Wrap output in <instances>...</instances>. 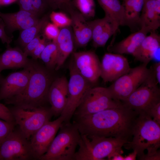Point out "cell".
<instances>
[{
	"label": "cell",
	"mask_w": 160,
	"mask_h": 160,
	"mask_svg": "<svg viewBox=\"0 0 160 160\" xmlns=\"http://www.w3.org/2000/svg\"><path fill=\"white\" fill-rule=\"evenodd\" d=\"M128 143L113 137H87L81 135V138L73 160H102L117 152L122 153V147Z\"/></svg>",
	"instance_id": "277c9868"
},
{
	"label": "cell",
	"mask_w": 160,
	"mask_h": 160,
	"mask_svg": "<svg viewBox=\"0 0 160 160\" xmlns=\"http://www.w3.org/2000/svg\"><path fill=\"white\" fill-rule=\"evenodd\" d=\"M156 0L157 1H160V0Z\"/></svg>",
	"instance_id": "f6af8a7d"
},
{
	"label": "cell",
	"mask_w": 160,
	"mask_h": 160,
	"mask_svg": "<svg viewBox=\"0 0 160 160\" xmlns=\"http://www.w3.org/2000/svg\"><path fill=\"white\" fill-rule=\"evenodd\" d=\"M52 41L56 43L57 47L58 60L55 69L57 70L63 65L73 49L74 40L71 26L60 28L57 37Z\"/></svg>",
	"instance_id": "603a6c76"
},
{
	"label": "cell",
	"mask_w": 160,
	"mask_h": 160,
	"mask_svg": "<svg viewBox=\"0 0 160 160\" xmlns=\"http://www.w3.org/2000/svg\"><path fill=\"white\" fill-rule=\"evenodd\" d=\"M150 31L145 28H141L121 41L108 46L110 52L122 55H132L143 41Z\"/></svg>",
	"instance_id": "44dd1931"
},
{
	"label": "cell",
	"mask_w": 160,
	"mask_h": 160,
	"mask_svg": "<svg viewBox=\"0 0 160 160\" xmlns=\"http://www.w3.org/2000/svg\"><path fill=\"white\" fill-rule=\"evenodd\" d=\"M122 153L117 152L114 153L111 157L109 160H124V156L121 155Z\"/></svg>",
	"instance_id": "b9f144b4"
},
{
	"label": "cell",
	"mask_w": 160,
	"mask_h": 160,
	"mask_svg": "<svg viewBox=\"0 0 160 160\" xmlns=\"http://www.w3.org/2000/svg\"><path fill=\"white\" fill-rule=\"evenodd\" d=\"M0 6H1V4H0Z\"/></svg>",
	"instance_id": "bcb514c9"
},
{
	"label": "cell",
	"mask_w": 160,
	"mask_h": 160,
	"mask_svg": "<svg viewBox=\"0 0 160 160\" xmlns=\"http://www.w3.org/2000/svg\"><path fill=\"white\" fill-rule=\"evenodd\" d=\"M90 21L92 27V45L95 48L104 47L119 26L116 22L106 15L103 18Z\"/></svg>",
	"instance_id": "ac0fdd59"
},
{
	"label": "cell",
	"mask_w": 160,
	"mask_h": 160,
	"mask_svg": "<svg viewBox=\"0 0 160 160\" xmlns=\"http://www.w3.org/2000/svg\"><path fill=\"white\" fill-rule=\"evenodd\" d=\"M48 23V17L45 16L39 19L37 22L30 28L22 30L19 37V42L23 48L31 40L39 35Z\"/></svg>",
	"instance_id": "4316f807"
},
{
	"label": "cell",
	"mask_w": 160,
	"mask_h": 160,
	"mask_svg": "<svg viewBox=\"0 0 160 160\" xmlns=\"http://www.w3.org/2000/svg\"><path fill=\"white\" fill-rule=\"evenodd\" d=\"M30 71L26 68L20 71L12 73L0 82V100L9 98L22 92L29 80Z\"/></svg>",
	"instance_id": "2e32d148"
},
{
	"label": "cell",
	"mask_w": 160,
	"mask_h": 160,
	"mask_svg": "<svg viewBox=\"0 0 160 160\" xmlns=\"http://www.w3.org/2000/svg\"><path fill=\"white\" fill-rule=\"evenodd\" d=\"M123 105L111 97L106 87H93L88 91L73 116L80 117Z\"/></svg>",
	"instance_id": "9c48e42d"
},
{
	"label": "cell",
	"mask_w": 160,
	"mask_h": 160,
	"mask_svg": "<svg viewBox=\"0 0 160 160\" xmlns=\"http://www.w3.org/2000/svg\"><path fill=\"white\" fill-rule=\"evenodd\" d=\"M42 39L40 38L39 35L37 36L29 42L24 48V53L28 56H30L41 41Z\"/></svg>",
	"instance_id": "d590c367"
},
{
	"label": "cell",
	"mask_w": 160,
	"mask_h": 160,
	"mask_svg": "<svg viewBox=\"0 0 160 160\" xmlns=\"http://www.w3.org/2000/svg\"><path fill=\"white\" fill-rule=\"evenodd\" d=\"M137 156V153L135 151L124 156V160H135Z\"/></svg>",
	"instance_id": "7bdbcfd3"
},
{
	"label": "cell",
	"mask_w": 160,
	"mask_h": 160,
	"mask_svg": "<svg viewBox=\"0 0 160 160\" xmlns=\"http://www.w3.org/2000/svg\"><path fill=\"white\" fill-rule=\"evenodd\" d=\"M63 121L60 115L47 122L31 136L29 141L34 159L39 160L47 152Z\"/></svg>",
	"instance_id": "7c38bea8"
},
{
	"label": "cell",
	"mask_w": 160,
	"mask_h": 160,
	"mask_svg": "<svg viewBox=\"0 0 160 160\" xmlns=\"http://www.w3.org/2000/svg\"><path fill=\"white\" fill-rule=\"evenodd\" d=\"M71 3L86 19L95 16V12L94 0H73Z\"/></svg>",
	"instance_id": "f1b7e54d"
},
{
	"label": "cell",
	"mask_w": 160,
	"mask_h": 160,
	"mask_svg": "<svg viewBox=\"0 0 160 160\" xmlns=\"http://www.w3.org/2000/svg\"><path fill=\"white\" fill-rule=\"evenodd\" d=\"M130 68L127 59L122 55L106 53L101 62L100 77L105 83L113 81Z\"/></svg>",
	"instance_id": "9a60e30c"
},
{
	"label": "cell",
	"mask_w": 160,
	"mask_h": 160,
	"mask_svg": "<svg viewBox=\"0 0 160 160\" xmlns=\"http://www.w3.org/2000/svg\"><path fill=\"white\" fill-rule=\"evenodd\" d=\"M147 64L142 63L117 79L107 89L111 97L121 102L126 100L145 80L150 73Z\"/></svg>",
	"instance_id": "52a82bcc"
},
{
	"label": "cell",
	"mask_w": 160,
	"mask_h": 160,
	"mask_svg": "<svg viewBox=\"0 0 160 160\" xmlns=\"http://www.w3.org/2000/svg\"><path fill=\"white\" fill-rule=\"evenodd\" d=\"M48 7L55 9L60 8L64 4L70 2L71 0H45Z\"/></svg>",
	"instance_id": "f35d334b"
},
{
	"label": "cell",
	"mask_w": 160,
	"mask_h": 160,
	"mask_svg": "<svg viewBox=\"0 0 160 160\" xmlns=\"http://www.w3.org/2000/svg\"><path fill=\"white\" fill-rule=\"evenodd\" d=\"M48 43H47L46 38L44 37L35 49L33 51L30 56L32 59L36 60L40 58V55Z\"/></svg>",
	"instance_id": "8d00e7d4"
},
{
	"label": "cell",
	"mask_w": 160,
	"mask_h": 160,
	"mask_svg": "<svg viewBox=\"0 0 160 160\" xmlns=\"http://www.w3.org/2000/svg\"><path fill=\"white\" fill-rule=\"evenodd\" d=\"M157 82L160 83V62H156L153 64L150 68Z\"/></svg>",
	"instance_id": "ab89813d"
},
{
	"label": "cell",
	"mask_w": 160,
	"mask_h": 160,
	"mask_svg": "<svg viewBox=\"0 0 160 160\" xmlns=\"http://www.w3.org/2000/svg\"><path fill=\"white\" fill-rule=\"evenodd\" d=\"M0 119L8 122L15 123L10 109L0 103Z\"/></svg>",
	"instance_id": "e575fe53"
},
{
	"label": "cell",
	"mask_w": 160,
	"mask_h": 160,
	"mask_svg": "<svg viewBox=\"0 0 160 160\" xmlns=\"http://www.w3.org/2000/svg\"><path fill=\"white\" fill-rule=\"evenodd\" d=\"M143 111L160 124V100L151 104Z\"/></svg>",
	"instance_id": "4dcf8cb0"
},
{
	"label": "cell",
	"mask_w": 160,
	"mask_h": 160,
	"mask_svg": "<svg viewBox=\"0 0 160 160\" xmlns=\"http://www.w3.org/2000/svg\"><path fill=\"white\" fill-rule=\"evenodd\" d=\"M103 10L105 15L116 22L120 26L125 25L124 10L119 0H97Z\"/></svg>",
	"instance_id": "484cf974"
},
{
	"label": "cell",
	"mask_w": 160,
	"mask_h": 160,
	"mask_svg": "<svg viewBox=\"0 0 160 160\" xmlns=\"http://www.w3.org/2000/svg\"><path fill=\"white\" fill-rule=\"evenodd\" d=\"M34 159L30 141L18 129L10 134L0 147L1 160Z\"/></svg>",
	"instance_id": "8fae6325"
},
{
	"label": "cell",
	"mask_w": 160,
	"mask_h": 160,
	"mask_svg": "<svg viewBox=\"0 0 160 160\" xmlns=\"http://www.w3.org/2000/svg\"><path fill=\"white\" fill-rule=\"evenodd\" d=\"M138 113L123 105L78 118L73 121L81 135L113 137L128 142L132 137Z\"/></svg>",
	"instance_id": "6da1fadb"
},
{
	"label": "cell",
	"mask_w": 160,
	"mask_h": 160,
	"mask_svg": "<svg viewBox=\"0 0 160 160\" xmlns=\"http://www.w3.org/2000/svg\"><path fill=\"white\" fill-rule=\"evenodd\" d=\"M140 29L145 28L156 31L160 26V1L156 0H145L140 15Z\"/></svg>",
	"instance_id": "7402d4cb"
},
{
	"label": "cell",
	"mask_w": 160,
	"mask_h": 160,
	"mask_svg": "<svg viewBox=\"0 0 160 160\" xmlns=\"http://www.w3.org/2000/svg\"><path fill=\"white\" fill-rule=\"evenodd\" d=\"M123 147L136 151L139 158L155 154L160 147V124L144 111L139 112L133 127L132 139Z\"/></svg>",
	"instance_id": "3957f363"
},
{
	"label": "cell",
	"mask_w": 160,
	"mask_h": 160,
	"mask_svg": "<svg viewBox=\"0 0 160 160\" xmlns=\"http://www.w3.org/2000/svg\"><path fill=\"white\" fill-rule=\"evenodd\" d=\"M29 60L19 48L8 47L0 55V73L6 69L26 68Z\"/></svg>",
	"instance_id": "cb8c5ba5"
},
{
	"label": "cell",
	"mask_w": 160,
	"mask_h": 160,
	"mask_svg": "<svg viewBox=\"0 0 160 160\" xmlns=\"http://www.w3.org/2000/svg\"><path fill=\"white\" fill-rule=\"evenodd\" d=\"M61 9L66 11L70 15L74 45L78 47H85L92 38V27L90 21L86 20L73 6L71 1L64 4Z\"/></svg>",
	"instance_id": "5bb4252c"
},
{
	"label": "cell",
	"mask_w": 160,
	"mask_h": 160,
	"mask_svg": "<svg viewBox=\"0 0 160 160\" xmlns=\"http://www.w3.org/2000/svg\"><path fill=\"white\" fill-rule=\"evenodd\" d=\"M145 80L126 100L121 102L124 106L138 113L143 111L153 102L160 100V90L150 68Z\"/></svg>",
	"instance_id": "30bf717a"
},
{
	"label": "cell",
	"mask_w": 160,
	"mask_h": 160,
	"mask_svg": "<svg viewBox=\"0 0 160 160\" xmlns=\"http://www.w3.org/2000/svg\"><path fill=\"white\" fill-rule=\"evenodd\" d=\"M69 69L70 78L68 82L67 101L60 115L63 117L65 122H70L88 91L94 87L80 74L73 60L69 64Z\"/></svg>",
	"instance_id": "ba28073f"
},
{
	"label": "cell",
	"mask_w": 160,
	"mask_h": 160,
	"mask_svg": "<svg viewBox=\"0 0 160 160\" xmlns=\"http://www.w3.org/2000/svg\"><path fill=\"white\" fill-rule=\"evenodd\" d=\"M43 30L45 38L53 41L57 37L60 32V28L52 23L48 22Z\"/></svg>",
	"instance_id": "d6a6232c"
},
{
	"label": "cell",
	"mask_w": 160,
	"mask_h": 160,
	"mask_svg": "<svg viewBox=\"0 0 160 160\" xmlns=\"http://www.w3.org/2000/svg\"><path fill=\"white\" fill-rule=\"evenodd\" d=\"M17 1V0H0L1 5L5 6L8 5Z\"/></svg>",
	"instance_id": "ee69618b"
},
{
	"label": "cell",
	"mask_w": 160,
	"mask_h": 160,
	"mask_svg": "<svg viewBox=\"0 0 160 160\" xmlns=\"http://www.w3.org/2000/svg\"><path fill=\"white\" fill-rule=\"evenodd\" d=\"M36 60L30 59L27 66L30 75L25 88L18 95L5 100L7 103L14 106L37 107L43 106L48 101L49 91L53 80L49 69Z\"/></svg>",
	"instance_id": "7a4b0ae2"
},
{
	"label": "cell",
	"mask_w": 160,
	"mask_h": 160,
	"mask_svg": "<svg viewBox=\"0 0 160 160\" xmlns=\"http://www.w3.org/2000/svg\"><path fill=\"white\" fill-rule=\"evenodd\" d=\"M68 82L66 78L63 76L53 80L50 87L48 101L54 116H59L65 107L68 98Z\"/></svg>",
	"instance_id": "e0dca14e"
},
{
	"label": "cell",
	"mask_w": 160,
	"mask_h": 160,
	"mask_svg": "<svg viewBox=\"0 0 160 160\" xmlns=\"http://www.w3.org/2000/svg\"><path fill=\"white\" fill-rule=\"evenodd\" d=\"M140 160H160V151L158 150L155 154L150 156L143 155L139 158Z\"/></svg>",
	"instance_id": "60d3db41"
},
{
	"label": "cell",
	"mask_w": 160,
	"mask_h": 160,
	"mask_svg": "<svg viewBox=\"0 0 160 160\" xmlns=\"http://www.w3.org/2000/svg\"><path fill=\"white\" fill-rule=\"evenodd\" d=\"M132 55L135 60L148 64L160 51V36L156 31L150 32Z\"/></svg>",
	"instance_id": "ffe728a7"
},
{
	"label": "cell",
	"mask_w": 160,
	"mask_h": 160,
	"mask_svg": "<svg viewBox=\"0 0 160 160\" xmlns=\"http://www.w3.org/2000/svg\"><path fill=\"white\" fill-rule=\"evenodd\" d=\"M73 61L80 74L94 86L100 77L101 62L93 51L73 52Z\"/></svg>",
	"instance_id": "4fadbf2b"
},
{
	"label": "cell",
	"mask_w": 160,
	"mask_h": 160,
	"mask_svg": "<svg viewBox=\"0 0 160 160\" xmlns=\"http://www.w3.org/2000/svg\"><path fill=\"white\" fill-rule=\"evenodd\" d=\"M48 69L55 68L58 60L57 45L53 41L48 43L41 53L40 58Z\"/></svg>",
	"instance_id": "83f0119b"
},
{
	"label": "cell",
	"mask_w": 160,
	"mask_h": 160,
	"mask_svg": "<svg viewBox=\"0 0 160 160\" xmlns=\"http://www.w3.org/2000/svg\"><path fill=\"white\" fill-rule=\"evenodd\" d=\"M36 14L39 16L48 7L45 0H30Z\"/></svg>",
	"instance_id": "836d02e7"
},
{
	"label": "cell",
	"mask_w": 160,
	"mask_h": 160,
	"mask_svg": "<svg viewBox=\"0 0 160 160\" xmlns=\"http://www.w3.org/2000/svg\"><path fill=\"white\" fill-rule=\"evenodd\" d=\"M47 152L40 160H73L81 135L73 122H63Z\"/></svg>",
	"instance_id": "5b68a950"
},
{
	"label": "cell",
	"mask_w": 160,
	"mask_h": 160,
	"mask_svg": "<svg viewBox=\"0 0 160 160\" xmlns=\"http://www.w3.org/2000/svg\"><path fill=\"white\" fill-rule=\"evenodd\" d=\"M49 18L52 23L59 28L71 25L70 17L64 12L52 11L50 15Z\"/></svg>",
	"instance_id": "f546056e"
},
{
	"label": "cell",
	"mask_w": 160,
	"mask_h": 160,
	"mask_svg": "<svg viewBox=\"0 0 160 160\" xmlns=\"http://www.w3.org/2000/svg\"><path fill=\"white\" fill-rule=\"evenodd\" d=\"M15 123L0 119V147L4 140L14 129Z\"/></svg>",
	"instance_id": "1f68e13d"
},
{
	"label": "cell",
	"mask_w": 160,
	"mask_h": 160,
	"mask_svg": "<svg viewBox=\"0 0 160 160\" xmlns=\"http://www.w3.org/2000/svg\"><path fill=\"white\" fill-rule=\"evenodd\" d=\"M145 0H123L125 25L135 31L140 29V17Z\"/></svg>",
	"instance_id": "d4e9b609"
},
{
	"label": "cell",
	"mask_w": 160,
	"mask_h": 160,
	"mask_svg": "<svg viewBox=\"0 0 160 160\" xmlns=\"http://www.w3.org/2000/svg\"><path fill=\"white\" fill-rule=\"evenodd\" d=\"M5 29L4 23L1 18H0V39L3 43H6L8 45L11 42L12 39L7 34Z\"/></svg>",
	"instance_id": "74e56055"
},
{
	"label": "cell",
	"mask_w": 160,
	"mask_h": 160,
	"mask_svg": "<svg viewBox=\"0 0 160 160\" xmlns=\"http://www.w3.org/2000/svg\"><path fill=\"white\" fill-rule=\"evenodd\" d=\"M0 18L4 23L5 29L10 32L28 29L36 24L39 19L36 15L22 10L11 13L0 12Z\"/></svg>",
	"instance_id": "d6986e66"
},
{
	"label": "cell",
	"mask_w": 160,
	"mask_h": 160,
	"mask_svg": "<svg viewBox=\"0 0 160 160\" xmlns=\"http://www.w3.org/2000/svg\"><path fill=\"white\" fill-rule=\"evenodd\" d=\"M15 124L28 140L41 127L50 121L53 116L50 108L14 106L10 109Z\"/></svg>",
	"instance_id": "8992f818"
}]
</instances>
